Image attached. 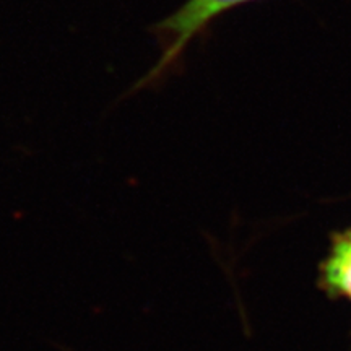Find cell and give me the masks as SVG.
<instances>
[{"mask_svg": "<svg viewBox=\"0 0 351 351\" xmlns=\"http://www.w3.org/2000/svg\"><path fill=\"white\" fill-rule=\"evenodd\" d=\"M251 2L256 0H186L178 10L153 25L160 57L135 88L155 86L165 80L182 62L189 44L207 32L215 20Z\"/></svg>", "mask_w": 351, "mask_h": 351, "instance_id": "1", "label": "cell"}, {"mask_svg": "<svg viewBox=\"0 0 351 351\" xmlns=\"http://www.w3.org/2000/svg\"><path fill=\"white\" fill-rule=\"evenodd\" d=\"M320 287L328 296L351 301V228L333 234L320 265Z\"/></svg>", "mask_w": 351, "mask_h": 351, "instance_id": "2", "label": "cell"}]
</instances>
